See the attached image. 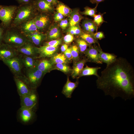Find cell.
Instances as JSON below:
<instances>
[{
    "mask_svg": "<svg viewBox=\"0 0 134 134\" xmlns=\"http://www.w3.org/2000/svg\"><path fill=\"white\" fill-rule=\"evenodd\" d=\"M96 84L105 95L113 99L119 97L125 100L131 99L134 97V68L126 59L117 58L101 72Z\"/></svg>",
    "mask_w": 134,
    "mask_h": 134,
    "instance_id": "6da1fadb",
    "label": "cell"
},
{
    "mask_svg": "<svg viewBox=\"0 0 134 134\" xmlns=\"http://www.w3.org/2000/svg\"><path fill=\"white\" fill-rule=\"evenodd\" d=\"M37 11L33 2L20 4L17 7L10 27H16L22 23L34 18L37 13Z\"/></svg>",
    "mask_w": 134,
    "mask_h": 134,
    "instance_id": "7a4b0ae2",
    "label": "cell"
},
{
    "mask_svg": "<svg viewBox=\"0 0 134 134\" xmlns=\"http://www.w3.org/2000/svg\"><path fill=\"white\" fill-rule=\"evenodd\" d=\"M28 40L16 28L10 27L5 32L3 39L4 43L15 49L21 47Z\"/></svg>",
    "mask_w": 134,
    "mask_h": 134,
    "instance_id": "3957f363",
    "label": "cell"
},
{
    "mask_svg": "<svg viewBox=\"0 0 134 134\" xmlns=\"http://www.w3.org/2000/svg\"><path fill=\"white\" fill-rule=\"evenodd\" d=\"M25 68L24 74H23L19 78L23 81L31 89H36L45 74L35 67Z\"/></svg>",
    "mask_w": 134,
    "mask_h": 134,
    "instance_id": "277c9868",
    "label": "cell"
},
{
    "mask_svg": "<svg viewBox=\"0 0 134 134\" xmlns=\"http://www.w3.org/2000/svg\"><path fill=\"white\" fill-rule=\"evenodd\" d=\"M2 61L8 67L14 77L20 78L22 76V70L23 66L21 54H19L16 56L4 59Z\"/></svg>",
    "mask_w": 134,
    "mask_h": 134,
    "instance_id": "5b68a950",
    "label": "cell"
},
{
    "mask_svg": "<svg viewBox=\"0 0 134 134\" xmlns=\"http://www.w3.org/2000/svg\"><path fill=\"white\" fill-rule=\"evenodd\" d=\"M17 7L14 5L2 6L0 10V20L5 28L10 26Z\"/></svg>",
    "mask_w": 134,
    "mask_h": 134,
    "instance_id": "8992f818",
    "label": "cell"
},
{
    "mask_svg": "<svg viewBox=\"0 0 134 134\" xmlns=\"http://www.w3.org/2000/svg\"><path fill=\"white\" fill-rule=\"evenodd\" d=\"M16 49L19 54L36 59L39 58L38 47L35 46L29 40L23 45Z\"/></svg>",
    "mask_w": 134,
    "mask_h": 134,
    "instance_id": "52a82bcc",
    "label": "cell"
},
{
    "mask_svg": "<svg viewBox=\"0 0 134 134\" xmlns=\"http://www.w3.org/2000/svg\"><path fill=\"white\" fill-rule=\"evenodd\" d=\"M20 98L21 106L30 108L35 110L38 101L36 89H33L30 93Z\"/></svg>",
    "mask_w": 134,
    "mask_h": 134,
    "instance_id": "ba28073f",
    "label": "cell"
},
{
    "mask_svg": "<svg viewBox=\"0 0 134 134\" xmlns=\"http://www.w3.org/2000/svg\"><path fill=\"white\" fill-rule=\"evenodd\" d=\"M18 117L23 123H29L34 119L35 116V110L30 108L21 106L18 112Z\"/></svg>",
    "mask_w": 134,
    "mask_h": 134,
    "instance_id": "9c48e42d",
    "label": "cell"
},
{
    "mask_svg": "<svg viewBox=\"0 0 134 134\" xmlns=\"http://www.w3.org/2000/svg\"><path fill=\"white\" fill-rule=\"evenodd\" d=\"M34 19L38 31L42 33L47 27L50 22V17L47 13H37Z\"/></svg>",
    "mask_w": 134,
    "mask_h": 134,
    "instance_id": "30bf717a",
    "label": "cell"
},
{
    "mask_svg": "<svg viewBox=\"0 0 134 134\" xmlns=\"http://www.w3.org/2000/svg\"><path fill=\"white\" fill-rule=\"evenodd\" d=\"M19 54L16 49L8 44L2 42L0 44V60L13 58L17 56Z\"/></svg>",
    "mask_w": 134,
    "mask_h": 134,
    "instance_id": "8fae6325",
    "label": "cell"
},
{
    "mask_svg": "<svg viewBox=\"0 0 134 134\" xmlns=\"http://www.w3.org/2000/svg\"><path fill=\"white\" fill-rule=\"evenodd\" d=\"M15 27L16 28L25 36L38 31L35 23L34 18L24 22Z\"/></svg>",
    "mask_w": 134,
    "mask_h": 134,
    "instance_id": "7c38bea8",
    "label": "cell"
},
{
    "mask_svg": "<svg viewBox=\"0 0 134 134\" xmlns=\"http://www.w3.org/2000/svg\"><path fill=\"white\" fill-rule=\"evenodd\" d=\"M84 54L89 61L98 64H102L99 57V52L96 44H94L93 45H90Z\"/></svg>",
    "mask_w": 134,
    "mask_h": 134,
    "instance_id": "4fadbf2b",
    "label": "cell"
},
{
    "mask_svg": "<svg viewBox=\"0 0 134 134\" xmlns=\"http://www.w3.org/2000/svg\"><path fill=\"white\" fill-rule=\"evenodd\" d=\"M14 79L18 93L20 97H23L28 94L33 89L30 88L21 79L14 76Z\"/></svg>",
    "mask_w": 134,
    "mask_h": 134,
    "instance_id": "5bb4252c",
    "label": "cell"
},
{
    "mask_svg": "<svg viewBox=\"0 0 134 134\" xmlns=\"http://www.w3.org/2000/svg\"><path fill=\"white\" fill-rule=\"evenodd\" d=\"M33 3L37 10L40 12L48 13L54 9V6L46 0H35Z\"/></svg>",
    "mask_w": 134,
    "mask_h": 134,
    "instance_id": "9a60e30c",
    "label": "cell"
},
{
    "mask_svg": "<svg viewBox=\"0 0 134 134\" xmlns=\"http://www.w3.org/2000/svg\"><path fill=\"white\" fill-rule=\"evenodd\" d=\"M26 36L30 41L37 47L40 45L43 41L46 39L45 34L38 31L31 33Z\"/></svg>",
    "mask_w": 134,
    "mask_h": 134,
    "instance_id": "2e32d148",
    "label": "cell"
},
{
    "mask_svg": "<svg viewBox=\"0 0 134 134\" xmlns=\"http://www.w3.org/2000/svg\"><path fill=\"white\" fill-rule=\"evenodd\" d=\"M97 48L99 57L102 63H105L107 66L112 63L116 60L117 56L114 54L104 52L100 47L99 43L97 44Z\"/></svg>",
    "mask_w": 134,
    "mask_h": 134,
    "instance_id": "e0dca14e",
    "label": "cell"
},
{
    "mask_svg": "<svg viewBox=\"0 0 134 134\" xmlns=\"http://www.w3.org/2000/svg\"><path fill=\"white\" fill-rule=\"evenodd\" d=\"M35 67L45 74L52 69L53 64L50 60L45 58L40 60L37 59L36 60Z\"/></svg>",
    "mask_w": 134,
    "mask_h": 134,
    "instance_id": "ac0fdd59",
    "label": "cell"
},
{
    "mask_svg": "<svg viewBox=\"0 0 134 134\" xmlns=\"http://www.w3.org/2000/svg\"><path fill=\"white\" fill-rule=\"evenodd\" d=\"M57 47L43 45L38 47L39 58L51 57L56 52Z\"/></svg>",
    "mask_w": 134,
    "mask_h": 134,
    "instance_id": "d6986e66",
    "label": "cell"
},
{
    "mask_svg": "<svg viewBox=\"0 0 134 134\" xmlns=\"http://www.w3.org/2000/svg\"><path fill=\"white\" fill-rule=\"evenodd\" d=\"M78 84L77 82H73L70 81L69 78H67L66 82L64 86L62 93L67 98H70L72 94Z\"/></svg>",
    "mask_w": 134,
    "mask_h": 134,
    "instance_id": "ffe728a7",
    "label": "cell"
},
{
    "mask_svg": "<svg viewBox=\"0 0 134 134\" xmlns=\"http://www.w3.org/2000/svg\"><path fill=\"white\" fill-rule=\"evenodd\" d=\"M88 61H89L87 58H84L75 63L72 71L71 76L73 78L78 77L83 68L85 64Z\"/></svg>",
    "mask_w": 134,
    "mask_h": 134,
    "instance_id": "44dd1931",
    "label": "cell"
},
{
    "mask_svg": "<svg viewBox=\"0 0 134 134\" xmlns=\"http://www.w3.org/2000/svg\"><path fill=\"white\" fill-rule=\"evenodd\" d=\"M45 34L46 40H52L59 38L60 35V31L58 27L55 25L50 27Z\"/></svg>",
    "mask_w": 134,
    "mask_h": 134,
    "instance_id": "7402d4cb",
    "label": "cell"
},
{
    "mask_svg": "<svg viewBox=\"0 0 134 134\" xmlns=\"http://www.w3.org/2000/svg\"><path fill=\"white\" fill-rule=\"evenodd\" d=\"M69 23L70 26L78 25L83 17L80 13L79 10L75 9L72 11L69 15Z\"/></svg>",
    "mask_w": 134,
    "mask_h": 134,
    "instance_id": "603a6c76",
    "label": "cell"
},
{
    "mask_svg": "<svg viewBox=\"0 0 134 134\" xmlns=\"http://www.w3.org/2000/svg\"><path fill=\"white\" fill-rule=\"evenodd\" d=\"M101 67H91L86 65V67L83 68L78 77L87 76L94 75L97 77L99 75L98 73V70Z\"/></svg>",
    "mask_w": 134,
    "mask_h": 134,
    "instance_id": "cb8c5ba5",
    "label": "cell"
},
{
    "mask_svg": "<svg viewBox=\"0 0 134 134\" xmlns=\"http://www.w3.org/2000/svg\"><path fill=\"white\" fill-rule=\"evenodd\" d=\"M94 33L83 32L80 35V37L85 40L90 45L99 43L98 40L94 37Z\"/></svg>",
    "mask_w": 134,
    "mask_h": 134,
    "instance_id": "d4e9b609",
    "label": "cell"
},
{
    "mask_svg": "<svg viewBox=\"0 0 134 134\" xmlns=\"http://www.w3.org/2000/svg\"><path fill=\"white\" fill-rule=\"evenodd\" d=\"M21 59L23 67L25 68H30L35 67L36 59L21 55Z\"/></svg>",
    "mask_w": 134,
    "mask_h": 134,
    "instance_id": "484cf974",
    "label": "cell"
},
{
    "mask_svg": "<svg viewBox=\"0 0 134 134\" xmlns=\"http://www.w3.org/2000/svg\"><path fill=\"white\" fill-rule=\"evenodd\" d=\"M56 9L57 12L61 13L64 16L69 15L72 11L67 6L59 1L57 5Z\"/></svg>",
    "mask_w": 134,
    "mask_h": 134,
    "instance_id": "4316f807",
    "label": "cell"
},
{
    "mask_svg": "<svg viewBox=\"0 0 134 134\" xmlns=\"http://www.w3.org/2000/svg\"><path fill=\"white\" fill-rule=\"evenodd\" d=\"M52 64L65 63L67 62V58L64 54L58 53L51 57L50 60Z\"/></svg>",
    "mask_w": 134,
    "mask_h": 134,
    "instance_id": "83f0119b",
    "label": "cell"
},
{
    "mask_svg": "<svg viewBox=\"0 0 134 134\" xmlns=\"http://www.w3.org/2000/svg\"><path fill=\"white\" fill-rule=\"evenodd\" d=\"M76 42L79 51L82 53H84L87 49L88 46L90 45L80 37L77 39Z\"/></svg>",
    "mask_w": 134,
    "mask_h": 134,
    "instance_id": "f1b7e54d",
    "label": "cell"
},
{
    "mask_svg": "<svg viewBox=\"0 0 134 134\" xmlns=\"http://www.w3.org/2000/svg\"><path fill=\"white\" fill-rule=\"evenodd\" d=\"M105 13H101L100 12L94 16L93 21L98 28L100 27L103 23L106 22L104 20L103 16Z\"/></svg>",
    "mask_w": 134,
    "mask_h": 134,
    "instance_id": "f546056e",
    "label": "cell"
},
{
    "mask_svg": "<svg viewBox=\"0 0 134 134\" xmlns=\"http://www.w3.org/2000/svg\"><path fill=\"white\" fill-rule=\"evenodd\" d=\"M98 4H97L96 6L94 8H91L88 6H86L84 8V10L81 12L82 15L89 16L92 17L96 14L97 12V7Z\"/></svg>",
    "mask_w": 134,
    "mask_h": 134,
    "instance_id": "4dcf8cb0",
    "label": "cell"
},
{
    "mask_svg": "<svg viewBox=\"0 0 134 134\" xmlns=\"http://www.w3.org/2000/svg\"><path fill=\"white\" fill-rule=\"evenodd\" d=\"M68 31L69 33L73 35H80L83 32L78 25L70 26Z\"/></svg>",
    "mask_w": 134,
    "mask_h": 134,
    "instance_id": "1f68e13d",
    "label": "cell"
},
{
    "mask_svg": "<svg viewBox=\"0 0 134 134\" xmlns=\"http://www.w3.org/2000/svg\"><path fill=\"white\" fill-rule=\"evenodd\" d=\"M71 53L72 58L77 61L79 60V50L77 46L74 45L71 47Z\"/></svg>",
    "mask_w": 134,
    "mask_h": 134,
    "instance_id": "d6a6232c",
    "label": "cell"
},
{
    "mask_svg": "<svg viewBox=\"0 0 134 134\" xmlns=\"http://www.w3.org/2000/svg\"><path fill=\"white\" fill-rule=\"evenodd\" d=\"M55 67L57 69L65 73L68 72L71 70L70 67L64 63L56 64Z\"/></svg>",
    "mask_w": 134,
    "mask_h": 134,
    "instance_id": "836d02e7",
    "label": "cell"
},
{
    "mask_svg": "<svg viewBox=\"0 0 134 134\" xmlns=\"http://www.w3.org/2000/svg\"><path fill=\"white\" fill-rule=\"evenodd\" d=\"M61 42L62 41L61 39H54L45 42L43 45L58 47V46L61 44Z\"/></svg>",
    "mask_w": 134,
    "mask_h": 134,
    "instance_id": "e575fe53",
    "label": "cell"
},
{
    "mask_svg": "<svg viewBox=\"0 0 134 134\" xmlns=\"http://www.w3.org/2000/svg\"><path fill=\"white\" fill-rule=\"evenodd\" d=\"M87 21L90 28V32L94 33V32L98 30V28L94 23L93 21L89 19H86Z\"/></svg>",
    "mask_w": 134,
    "mask_h": 134,
    "instance_id": "d590c367",
    "label": "cell"
},
{
    "mask_svg": "<svg viewBox=\"0 0 134 134\" xmlns=\"http://www.w3.org/2000/svg\"><path fill=\"white\" fill-rule=\"evenodd\" d=\"M74 39V37L73 35L69 33L67 34L64 37V41L66 44L71 43Z\"/></svg>",
    "mask_w": 134,
    "mask_h": 134,
    "instance_id": "8d00e7d4",
    "label": "cell"
},
{
    "mask_svg": "<svg viewBox=\"0 0 134 134\" xmlns=\"http://www.w3.org/2000/svg\"><path fill=\"white\" fill-rule=\"evenodd\" d=\"M59 22V25L63 30L65 29L69 25V22L67 19H63Z\"/></svg>",
    "mask_w": 134,
    "mask_h": 134,
    "instance_id": "74e56055",
    "label": "cell"
},
{
    "mask_svg": "<svg viewBox=\"0 0 134 134\" xmlns=\"http://www.w3.org/2000/svg\"><path fill=\"white\" fill-rule=\"evenodd\" d=\"M94 37L98 40L101 39L105 38V36L103 32H97L93 34Z\"/></svg>",
    "mask_w": 134,
    "mask_h": 134,
    "instance_id": "f35d334b",
    "label": "cell"
},
{
    "mask_svg": "<svg viewBox=\"0 0 134 134\" xmlns=\"http://www.w3.org/2000/svg\"><path fill=\"white\" fill-rule=\"evenodd\" d=\"M64 16L61 13L57 12L54 15V19L55 22H58L63 19Z\"/></svg>",
    "mask_w": 134,
    "mask_h": 134,
    "instance_id": "ab89813d",
    "label": "cell"
},
{
    "mask_svg": "<svg viewBox=\"0 0 134 134\" xmlns=\"http://www.w3.org/2000/svg\"><path fill=\"white\" fill-rule=\"evenodd\" d=\"M82 26L85 32L89 33L90 28L87 23L86 19L84 20L82 22Z\"/></svg>",
    "mask_w": 134,
    "mask_h": 134,
    "instance_id": "60d3db41",
    "label": "cell"
},
{
    "mask_svg": "<svg viewBox=\"0 0 134 134\" xmlns=\"http://www.w3.org/2000/svg\"><path fill=\"white\" fill-rule=\"evenodd\" d=\"M64 54L66 58L70 60L72 59L71 53V47L68 48L64 52Z\"/></svg>",
    "mask_w": 134,
    "mask_h": 134,
    "instance_id": "b9f144b4",
    "label": "cell"
},
{
    "mask_svg": "<svg viewBox=\"0 0 134 134\" xmlns=\"http://www.w3.org/2000/svg\"><path fill=\"white\" fill-rule=\"evenodd\" d=\"M5 28L1 25L0 26V44L3 41L4 35L5 33L4 29Z\"/></svg>",
    "mask_w": 134,
    "mask_h": 134,
    "instance_id": "7bdbcfd3",
    "label": "cell"
},
{
    "mask_svg": "<svg viewBox=\"0 0 134 134\" xmlns=\"http://www.w3.org/2000/svg\"><path fill=\"white\" fill-rule=\"evenodd\" d=\"M20 4H24L28 3H32L33 0H16Z\"/></svg>",
    "mask_w": 134,
    "mask_h": 134,
    "instance_id": "ee69618b",
    "label": "cell"
},
{
    "mask_svg": "<svg viewBox=\"0 0 134 134\" xmlns=\"http://www.w3.org/2000/svg\"><path fill=\"white\" fill-rule=\"evenodd\" d=\"M53 6L57 5L59 1L58 0H46Z\"/></svg>",
    "mask_w": 134,
    "mask_h": 134,
    "instance_id": "f6af8a7d",
    "label": "cell"
},
{
    "mask_svg": "<svg viewBox=\"0 0 134 134\" xmlns=\"http://www.w3.org/2000/svg\"><path fill=\"white\" fill-rule=\"evenodd\" d=\"M68 48V46L67 44H64L62 45L61 50L62 52H64Z\"/></svg>",
    "mask_w": 134,
    "mask_h": 134,
    "instance_id": "bcb514c9",
    "label": "cell"
},
{
    "mask_svg": "<svg viewBox=\"0 0 134 134\" xmlns=\"http://www.w3.org/2000/svg\"><path fill=\"white\" fill-rule=\"evenodd\" d=\"M105 0H90V2L92 3H96L99 4V3Z\"/></svg>",
    "mask_w": 134,
    "mask_h": 134,
    "instance_id": "7dc6e473",
    "label": "cell"
},
{
    "mask_svg": "<svg viewBox=\"0 0 134 134\" xmlns=\"http://www.w3.org/2000/svg\"><path fill=\"white\" fill-rule=\"evenodd\" d=\"M2 6L0 5V9H1V8L2 7Z\"/></svg>",
    "mask_w": 134,
    "mask_h": 134,
    "instance_id": "c3c4849f",
    "label": "cell"
}]
</instances>
